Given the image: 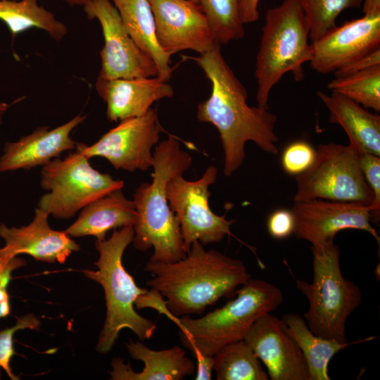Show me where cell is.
Returning <instances> with one entry per match:
<instances>
[{
  "mask_svg": "<svg viewBox=\"0 0 380 380\" xmlns=\"http://www.w3.org/2000/svg\"><path fill=\"white\" fill-rule=\"evenodd\" d=\"M96 89L106 103V116L110 122L141 116L154 102L174 95L173 87L158 77L129 79L98 77Z\"/></svg>",
  "mask_w": 380,
  "mask_h": 380,
  "instance_id": "18",
  "label": "cell"
},
{
  "mask_svg": "<svg viewBox=\"0 0 380 380\" xmlns=\"http://www.w3.org/2000/svg\"><path fill=\"white\" fill-rule=\"evenodd\" d=\"M134 305L138 309L147 307L153 308L160 313L168 317L175 324L179 321V317H174L168 310L165 300H163L160 293L154 289H151V291H148L146 293L138 297Z\"/></svg>",
  "mask_w": 380,
  "mask_h": 380,
  "instance_id": "35",
  "label": "cell"
},
{
  "mask_svg": "<svg viewBox=\"0 0 380 380\" xmlns=\"http://www.w3.org/2000/svg\"><path fill=\"white\" fill-rule=\"evenodd\" d=\"M153 155L152 182L140 184L133 195L137 220L133 226L132 243L141 251L153 248L150 261L172 262L186 253L179 222L170 208L166 188L172 178L191 167L192 158L172 137L158 144Z\"/></svg>",
  "mask_w": 380,
  "mask_h": 380,
  "instance_id": "3",
  "label": "cell"
},
{
  "mask_svg": "<svg viewBox=\"0 0 380 380\" xmlns=\"http://www.w3.org/2000/svg\"><path fill=\"white\" fill-rule=\"evenodd\" d=\"M331 92L341 94L375 113L380 111V65L342 77L327 85Z\"/></svg>",
  "mask_w": 380,
  "mask_h": 380,
  "instance_id": "27",
  "label": "cell"
},
{
  "mask_svg": "<svg viewBox=\"0 0 380 380\" xmlns=\"http://www.w3.org/2000/svg\"><path fill=\"white\" fill-rule=\"evenodd\" d=\"M291 211L295 222L293 234L310 242L311 248H323L338 232L348 229L367 232L379 241L367 205L312 199L293 201Z\"/></svg>",
  "mask_w": 380,
  "mask_h": 380,
  "instance_id": "13",
  "label": "cell"
},
{
  "mask_svg": "<svg viewBox=\"0 0 380 380\" xmlns=\"http://www.w3.org/2000/svg\"><path fill=\"white\" fill-rule=\"evenodd\" d=\"M243 341L265 365L271 380H311L305 359L271 312L259 317Z\"/></svg>",
  "mask_w": 380,
  "mask_h": 380,
  "instance_id": "16",
  "label": "cell"
},
{
  "mask_svg": "<svg viewBox=\"0 0 380 380\" xmlns=\"http://www.w3.org/2000/svg\"><path fill=\"white\" fill-rule=\"evenodd\" d=\"M194 357L197 362V373L196 380H210L211 373L213 369L214 357L211 355H204L202 354H194Z\"/></svg>",
  "mask_w": 380,
  "mask_h": 380,
  "instance_id": "38",
  "label": "cell"
},
{
  "mask_svg": "<svg viewBox=\"0 0 380 380\" xmlns=\"http://www.w3.org/2000/svg\"><path fill=\"white\" fill-rule=\"evenodd\" d=\"M9 108V105L5 102H0V125L2 123L3 116Z\"/></svg>",
  "mask_w": 380,
  "mask_h": 380,
  "instance_id": "41",
  "label": "cell"
},
{
  "mask_svg": "<svg viewBox=\"0 0 380 380\" xmlns=\"http://www.w3.org/2000/svg\"><path fill=\"white\" fill-rule=\"evenodd\" d=\"M133 359L144 363L139 372H134L130 365H125L120 358H114L109 372L113 380H182L195 371L194 362L179 346L154 350L141 342L126 344Z\"/></svg>",
  "mask_w": 380,
  "mask_h": 380,
  "instance_id": "20",
  "label": "cell"
},
{
  "mask_svg": "<svg viewBox=\"0 0 380 380\" xmlns=\"http://www.w3.org/2000/svg\"><path fill=\"white\" fill-rule=\"evenodd\" d=\"M295 222L291 210L279 209L269 216L267 228L270 235L277 239H283L293 234Z\"/></svg>",
  "mask_w": 380,
  "mask_h": 380,
  "instance_id": "33",
  "label": "cell"
},
{
  "mask_svg": "<svg viewBox=\"0 0 380 380\" xmlns=\"http://www.w3.org/2000/svg\"><path fill=\"white\" fill-rule=\"evenodd\" d=\"M0 20L13 37L30 28L42 30L56 41L61 40L68 33L66 25L39 5L38 0H0Z\"/></svg>",
  "mask_w": 380,
  "mask_h": 380,
  "instance_id": "25",
  "label": "cell"
},
{
  "mask_svg": "<svg viewBox=\"0 0 380 380\" xmlns=\"http://www.w3.org/2000/svg\"><path fill=\"white\" fill-rule=\"evenodd\" d=\"M362 5L364 15H380V0H362Z\"/></svg>",
  "mask_w": 380,
  "mask_h": 380,
  "instance_id": "39",
  "label": "cell"
},
{
  "mask_svg": "<svg viewBox=\"0 0 380 380\" xmlns=\"http://www.w3.org/2000/svg\"><path fill=\"white\" fill-rule=\"evenodd\" d=\"M260 0H238L239 17L243 24L257 21L260 16Z\"/></svg>",
  "mask_w": 380,
  "mask_h": 380,
  "instance_id": "37",
  "label": "cell"
},
{
  "mask_svg": "<svg viewBox=\"0 0 380 380\" xmlns=\"http://www.w3.org/2000/svg\"><path fill=\"white\" fill-rule=\"evenodd\" d=\"M240 287L224 306L199 318H179L180 341L193 355L214 356L224 346L243 340L259 317L283 303L281 290L265 280L250 279Z\"/></svg>",
  "mask_w": 380,
  "mask_h": 380,
  "instance_id": "4",
  "label": "cell"
},
{
  "mask_svg": "<svg viewBox=\"0 0 380 380\" xmlns=\"http://www.w3.org/2000/svg\"><path fill=\"white\" fill-rule=\"evenodd\" d=\"M134 41L154 61L158 77L168 81L172 72L170 56L160 46L149 0H110Z\"/></svg>",
  "mask_w": 380,
  "mask_h": 380,
  "instance_id": "23",
  "label": "cell"
},
{
  "mask_svg": "<svg viewBox=\"0 0 380 380\" xmlns=\"http://www.w3.org/2000/svg\"><path fill=\"white\" fill-rule=\"evenodd\" d=\"M191 1L196 2V4H199V3L201 1V0H191Z\"/></svg>",
  "mask_w": 380,
  "mask_h": 380,
  "instance_id": "42",
  "label": "cell"
},
{
  "mask_svg": "<svg viewBox=\"0 0 380 380\" xmlns=\"http://www.w3.org/2000/svg\"><path fill=\"white\" fill-rule=\"evenodd\" d=\"M317 95L329 112L330 123L339 125L349 139V144L380 157V115L341 94Z\"/></svg>",
  "mask_w": 380,
  "mask_h": 380,
  "instance_id": "22",
  "label": "cell"
},
{
  "mask_svg": "<svg viewBox=\"0 0 380 380\" xmlns=\"http://www.w3.org/2000/svg\"><path fill=\"white\" fill-rule=\"evenodd\" d=\"M350 145L357 153L365 179L373 194L369 206L371 222L377 224L380 220V157Z\"/></svg>",
  "mask_w": 380,
  "mask_h": 380,
  "instance_id": "30",
  "label": "cell"
},
{
  "mask_svg": "<svg viewBox=\"0 0 380 380\" xmlns=\"http://www.w3.org/2000/svg\"><path fill=\"white\" fill-rule=\"evenodd\" d=\"M296 182L293 201L324 199L370 206L373 201L357 153L350 144H319L314 162L296 175Z\"/></svg>",
  "mask_w": 380,
  "mask_h": 380,
  "instance_id": "9",
  "label": "cell"
},
{
  "mask_svg": "<svg viewBox=\"0 0 380 380\" xmlns=\"http://www.w3.org/2000/svg\"><path fill=\"white\" fill-rule=\"evenodd\" d=\"M281 320L284 331L302 352L311 380H330L328 372L329 363L337 353L351 344L375 338V336H369L351 343H340L315 334L300 315L286 314Z\"/></svg>",
  "mask_w": 380,
  "mask_h": 380,
  "instance_id": "24",
  "label": "cell"
},
{
  "mask_svg": "<svg viewBox=\"0 0 380 380\" xmlns=\"http://www.w3.org/2000/svg\"><path fill=\"white\" fill-rule=\"evenodd\" d=\"M313 260L312 283L296 279L298 289L308 300L304 318L316 335L347 343L346 323L361 305L362 292L354 282L343 277L340 268V250L328 242L323 248H311Z\"/></svg>",
  "mask_w": 380,
  "mask_h": 380,
  "instance_id": "7",
  "label": "cell"
},
{
  "mask_svg": "<svg viewBox=\"0 0 380 380\" xmlns=\"http://www.w3.org/2000/svg\"><path fill=\"white\" fill-rule=\"evenodd\" d=\"M89 19L101 25L104 46L100 52L103 79L158 77L153 60L134 41L110 0H90L84 6Z\"/></svg>",
  "mask_w": 380,
  "mask_h": 380,
  "instance_id": "12",
  "label": "cell"
},
{
  "mask_svg": "<svg viewBox=\"0 0 380 380\" xmlns=\"http://www.w3.org/2000/svg\"><path fill=\"white\" fill-rule=\"evenodd\" d=\"M379 65L380 48L356 58L334 73L336 77H342Z\"/></svg>",
  "mask_w": 380,
  "mask_h": 380,
  "instance_id": "34",
  "label": "cell"
},
{
  "mask_svg": "<svg viewBox=\"0 0 380 380\" xmlns=\"http://www.w3.org/2000/svg\"><path fill=\"white\" fill-rule=\"evenodd\" d=\"M311 68L322 74L380 48V15H365L335 26L311 42Z\"/></svg>",
  "mask_w": 380,
  "mask_h": 380,
  "instance_id": "15",
  "label": "cell"
},
{
  "mask_svg": "<svg viewBox=\"0 0 380 380\" xmlns=\"http://www.w3.org/2000/svg\"><path fill=\"white\" fill-rule=\"evenodd\" d=\"M134 235V227L130 225L114 229L107 240H96L99 257L94 265L98 270L84 271L87 277L100 284L104 290L106 317L96 346L101 353L111 350L120 331L125 328L132 330L142 341L150 339L156 329L154 322L141 316L134 308L138 297L148 290L136 284L122 264L124 251L132 242Z\"/></svg>",
  "mask_w": 380,
  "mask_h": 380,
  "instance_id": "5",
  "label": "cell"
},
{
  "mask_svg": "<svg viewBox=\"0 0 380 380\" xmlns=\"http://www.w3.org/2000/svg\"><path fill=\"white\" fill-rule=\"evenodd\" d=\"M144 270L153 278L146 281L165 298L175 317L201 315L222 297L235 295L236 289L251 279L243 262L216 250H205L194 241L186 255L175 262L148 261Z\"/></svg>",
  "mask_w": 380,
  "mask_h": 380,
  "instance_id": "2",
  "label": "cell"
},
{
  "mask_svg": "<svg viewBox=\"0 0 380 380\" xmlns=\"http://www.w3.org/2000/svg\"><path fill=\"white\" fill-rule=\"evenodd\" d=\"M85 118V115H77L53 129L39 127L18 141L7 143L0 158V172L43 166L63 152L75 149L78 142L70 134Z\"/></svg>",
  "mask_w": 380,
  "mask_h": 380,
  "instance_id": "19",
  "label": "cell"
},
{
  "mask_svg": "<svg viewBox=\"0 0 380 380\" xmlns=\"http://www.w3.org/2000/svg\"><path fill=\"white\" fill-rule=\"evenodd\" d=\"M149 1L157 41L168 55L184 50H192L201 54L217 42L198 4L191 0Z\"/></svg>",
  "mask_w": 380,
  "mask_h": 380,
  "instance_id": "14",
  "label": "cell"
},
{
  "mask_svg": "<svg viewBox=\"0 0 380 380\" xmlns=\"http://www.w3.org/2000/svg\"><path fill=\"white\" fill-rule=\"evenodd\" d=\"M217 177V167L210 165L197 180H186L179 175L167 184V198L179 222L186 253L194 241L205 246L218 243L225 235L232 234L230 227L236 220H227L226 213L216 215L209 206V186Z\"/></svg>",
  "mask_w": 380,
  "mask_h": 380,
  "instance_id": "10",
  "label": "cell"
},
{
  "mask_svg": "<svg viewBox=\"0 0 380 380\" xmlns=\"http://www.w3.org/2000/svg\"><path fill=\"white\" fill-rule=\"evenodd\" d=\"M309 32L297 0H284L267 10L255 62L258 106L269 109L270 93L286 73L296 82L303 80V65L312 58Z\"/></svg>",
  "mask_w": 380,
  "mask_h": 380,
  "instance_id": "6",
  "label": "cell"
},
{
  "mask_svg": "<svg viewBox=\"0 0 380 380\" xmlns=\"http://www.w3.org/2000/svg\"><path fill=\"white\" fill-rule=\"evenodd\" d=\"M137 220L133 201L125 196L122 189H118L84 207L76 221L64 232L70 237L93 236L103 241L108 231L134 226Z\"/></svg>",
  "mask_w": 380,
  "mask_h": 380,
  "instance_id": "21",
  "label": "cell"
},
{
  "mask_svg": "<svg viewBox=\"0 0 380 380\" xmlns=\"http://www.w3.org/2000/svg\"><path fill=\"white\" fill-rule=\"evenodd\" d=\"M316 149L304 141L290 144L284 149L281 162L284 170L298 175L308 169L315 160Z\"/></svg>",
  "mask_w": 380,
  "mask_h": 380,
  "instance_id": "31",
  "label": "cell"
},
{
  "mask_svg": "<svg viewBox=\"0 0 380 380\" xmlns=\"http://www.w3.org/2000/svg\"><path fill=\"white\" fill-rule=\"evenodd\" d=\"M309 27V39L315 42L336 26V20L346 9L358 8L362 0H297Z\"/></svg>",
  "mask_w": 380,
  "mask_h": 380,
  "instance_id": "29",
  "label": "cell"
},
{
  "mask_svg": "<svg viewBox=\"0 0 380 380\" xmlns=\"http://www.w3.org/2000/svg\"><path fill=\"white\" fill-rule=\"evenodd\" d=\"M213 37L220 44H226L244 36L243 23L239 17L238 0H201Z\"/></svg>",
  "mask_w": 380,
  "mask_h": 380,
  "instance_id": "28",
  "label": "cell"
},
{
  "mask_svg": "<svg viewBox=\"0 0 380 380\" xmlns=\"http://www.w3.org/2000/svg\"><path fill=\"white\" fill-rule=\"evenodd\" d=\"M161 130L157 110L151 108L141 116L120 121L94 144L77 143L76 147L87 158H104L117 170L146 171L153 166L152 148Z\"/></svg>",
  "mask_w": 380,
  "mask_h": 380,
  "instance_id": "11",
  "label": "cell"
},
{
  "mask_svg": "<svg viewBox=\"0 0 380 380\" xmlns=\"http://www.w3.org/2000/svg\"><path fill=\"white\" fill-rule=\"evenodd\" d=\"M49 214L37 208L33 220L19 228L0 224V236L5 245L0 248V271H4L19 254H27L35 260L64 263L74 251L80 249L64 231L52 229L48 222Z\"/></svg>",
  "mask_w": 380,
  "mask_h": 380,
  "instance_id": "17",
  "label": "cell"
},
{
  "mask_svg": "<svg viewBox=\"0 0 380 380\" xmlns=\"http://www.w3.org/2000/svg\"><path fill=\"white\" fill-rule=\"evenodd\" d=\"M214 357L217 380H267L260 360L243 341L224 346Z\"/></svg>",
  "mask_w": 380,
  "mask_h": 380,
  "instance_id": "26",
  "label": "cell"
},
{
  "mask_svg": "<svg viewBox=\"0 0 380 380\" xmlns=\"http://www.w3.org/2000/svg\"><path fill=\"white\" fill-rule=\"evenodd\" d=\"M75 150L41 170L40 186L49 192L41 196L37 208L56 219L72 218L91 202L124 186L123 181L96 170L79 148Z\"/></svg>",
  "mask_w": 380,
  "mask_h": 380,
  "instance_id": "8",
  "label": "cell"
},
{
  "mask_svg": "<svg viewBox=\"0 0 380 380\" xmlns=\"http://www.w3.org/2000/svg\"><path fill=\"white\" fill-rule=\"evenodd\" d=\"M39 319L32 314L20 317L11 327L0 331V367L13 380L19 379L12 372L10 361L14 355L13 336L15 333L24 329H37Z\"/></svg>",
  "mask_w": 380,
  "mask_h": 380,
  "instance_id": "32",
  "label": "cell"
},
{
  "mask_svg": "<svg viewBox=\"0 0 380 380\" xmlns=\"http://www.w3.org/2000/svg\"><path fill=\"white\" fill-rule=\"evenodd\" d=\"M70 6H84L90 0H61Z\"/></svg>",
  "mask_w": 380,
  "mask_h": 380,
  "instance_id": "40",
  "label": "cell"
},
{
  "mask_svg": "<svg viewBox=\"0 0 380 380\" xmlns=\"http://www.w3.org/2000/svg\"><path fill=\"white\" fill-rule=\"evenodd\" d=\"M25 264V261L13 259L4 271H0V318L6 317L10 312L9 297L6 287L8 284L11 272Z\"/></svg>",
  "mask_w": 380,
  "mask_h": 380,
  "instance_id": "36",
  "label": "cell"
},
{
  "mask_svg": "<svg viewBox=\"0 0 380 380\" xmlns=\"http://www.w3.org/2000/svg\"><path fill=\"white\" fill-rule=\"evenodd\" d=\"M220 45L216 42L199 56L182 58L195 62L211 83L210 95L198 104L196 118L217 129L224 153L223 172L229 177L242 165L247 141L269 154H278L277 117L269 109L248 104V91L224 60Z\"/></svg>",
  "mask_w": 380,
  "mask_h": 380,
  "instance_id": "1",
  "label": "cell"
}]
</instances>
